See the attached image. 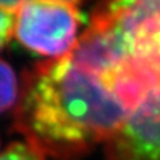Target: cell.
I'll list each match as a JSON object with an SVG mask.
<instances>
[{
  "mask_svg": "<svg viewBox=\"0 0 160 160\" xmlns=\"http://www.w3.org/2000/svg\"><path fill=\"white\" fill-rule=\"evenodd\" d=\"M131 114L104 79L65 56L24 73L14 124L42 156L73 160L107 142Z\"/></svg>",
  "mask_w": 160,
  "mask_h": 160,
  "instance_id": "obj_1",
  "label": "cell"
},
{
  "mask_svg": "<svg viewBox=\"0 0 160 160\" xmlns=\"http://www.w3.org/2000/svg\"><path fill=\"white\" fill-rule=\"evenodd\" d=\"M127 59L118 73L129 93L145 98L160 90V2L110 3Z\"/></svg>",
  "mask_w": 160,
  "mask_h": 160,
  "instance_id": "obj_2",
  "label": "cell"
},
{
  "mask_svg": "<svg viewBox=\"0 0 160 160\" xmlns=\"http://www.w3.org/2000/svg\"><path fill=\"white\" fill-rule=\"evenodd\" d=\"M82 11L76 2H21L14 34L27 49L51 59L69 56L79 39Z\"/></svg>",
  "mask_w": 160,
  "mask_h": 160,
  "instance_id": "obj_3",
  "label": "cell"
},
{
  "mask_svg": "<svg viewBox=\"0 0 160 160\" xmlns=\"http://www.w3.org/2000/svg\"><path fill=\"white\" fill-rule=\"evenodd\" d=\"M107 160H160V90L149 93L107 141Z\"/></svg>",
  "mask_w": 160,
  "mask_h": 160,
  "instance_id": "obj_4",
  "label": "cell"
},
{
  "mask_svg": "<svg viewBox=\"0 0 160 160\" xmlns=\"http://www.w3.org/2000/svg\"><path fill=\"white\" fill-rule=\"evenodd\" d=\"M20 84L13 68L0 59V112L10 110L17 104Z\"/></svg>",
  "mask_w": 160,
  "mask_h": 160,
  "instance_id": "obj_5",
  "label": "cell"
},
{
  "mask_svg": "<svg viewBox=\"0 0 160 160\" xmlns=\"http://www.w3.org/2000/svg\"><path fill=\"white\" fill-rule=\"evenodd\" d=\"M21 2H0V49L8 42L14 32L16 11Z\"/></svg>",
  "mask_w": 160,
  "mask_h": 160,
  "instance_id": "obj_6",
  "label": "cell"
},
{
  "mask_svg": "<svg viewBox=\"0 0 160 160\" xmlns=\"http://www.w3.org/2000/svg\"><path fill=\"white\" fill-rule=\"evenodd\" d=\"M0 160H44V156L28 143L16 142L0 153Z\"/></svg>",
  "mask_w": 160,
  "mask_h": 160,
  "instance_id": "obj_7",
  "label": "cell"
}]
</instances>
